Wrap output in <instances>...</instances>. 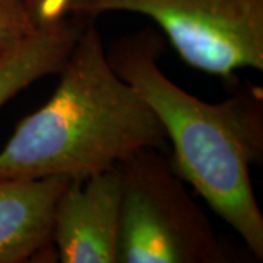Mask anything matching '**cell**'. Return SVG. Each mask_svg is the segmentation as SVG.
Masks as SVG:
<instances>
[{
    "label": "cell",
    "instance_id": "4",
    "mask_svg": "<svg viewBox=\"0 0 263 263\" xmlns=\"http://www.w3.org/2000/svg\"><path fill=\"white\" fill-rule=\"evenodd\" d=\"M105 12L151 18L187 65L209 75L263 70V0H65L60 10L86 19Z\"/></svg>",
    "mask_w": 263,
    "mask_h": 263
},
{
    "label": "cell",
    "instance_id": "9",
    "mask_svg": "<svg viewBox=\"0 0 263 263\" xmlns=\"http://www.w3.org/2000/svg\"><path fill=\"white\" fill-rule=\"evenodd\" d=\"M38 24L63 18L60 10L65 0H24Z\"/></svg>",
    "mask_w": 263,
    "mask_h": 263
},
{
    "label": "cell",
    "instance_id": "8",
    "mask_svg": "<svg viewBox=\"0 0 263 263\" xmlns=\"http://www.w3.org/2000/svg\"><path fill=\"white\" fill-rule=\"evenodd\" d=\"M40 25L24 0H0V60L31 37Z\"/></svg>",
    "mask_w": 263,
    "mask_h": 263
},
{
    "label": "cell",
    "instance_id": "6",
    "mask_svg": "<svg viewBox=\"0 0 263 263\" xmlns=\"http://www.w3.org/2000/svg\"><path fill=\"white\" fill-rule=\"evenodd\" d=\"M69 181V177L0 179V263L56 256L53 214Z\"/></svg>",
    "mask_w": 263,
    "mask_h": 263
},
{
    "label": "cell",
    "instance_id": "7",
    "mask_svg": "<svg viewBox=\"0 0 263 263\" xmlns=\"http://www.w3.org/2000/svg\"><path fill=\"white\" fill-rule=\"evenodd\" d=\"M86 21L69 15L44 22L0 60V108L38 79L59 73Z\"/></svg>",
    "mask_w": 263,
    "mask_h": 263
},
{
    "label": "cell",
    "instance_id": "2",
    "mask_svg": "<svg viewBox=\"0 0 263 263\" xmlns=\"http://www.w3.org/2000/svg\"><path fill=\"white\" fill-rule=\"evenodd\" d=\"M88 19L47 103L22 119L0 151V179H88L143 148L168 149L155 113L114 72Z\"/></svg>",
    "mask_w": 263,
    "mask_h": 263
},
{
    "label": "cell",
    "instance_id": "5",
    "mask_svg": "<svg viewBox=\"0 0 263 263\" xmlns=\"http://www.w3.org/2000/svg\"><path fill=\"white\" fill-rule=\"evenodd\" d=\"M122 177L117 165L70 179L53 214L51 241L62 263H117Z\"/></svg>",
    "mask_w": 263,
    "mask_h": 263
},
{
    "label": "cell",
    "instance_id": "3",
    "mask_svg": "<svg viewBox=\"0 0 263 263\" xmlns=\"http://www.w3.org/2000/svg\"><path fill=\"white\" fill-rule=\"evenodd\" d=\"M117 168L122 177L117 263L231 260L164 151H136Z\"/></svg>",
    "mask_w": 263,
    "mask_h": 263
},
{
    "label": "cell",
    "instance_id": "1",
    "mask_svg": "<svg viewBox=\"0 0 263 263\" xmlns=\"http://www.w3.org/2000/svg\"><path fill=\"white\" fill-rule=\"evenodd\" d=\"M162 53L164 38L143 28L116 40L107 57L158 117L180 177L262 259L263 215L250 180L263 155L262 89L246 86L222 103H205L162 73Z\"/></svg>",
    "mask_w": 263,
    "mask_h": 263
}]
</instances>
